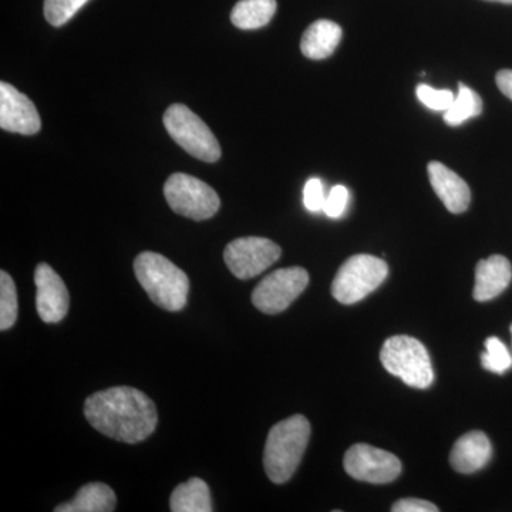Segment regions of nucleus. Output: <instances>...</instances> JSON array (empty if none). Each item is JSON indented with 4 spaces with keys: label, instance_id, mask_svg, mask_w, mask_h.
<instances>
[{
    "label": "nucleus",
    "instance_id": "20",
    "mask_svg": "<svg viewBox=\"0 0 512 512\" xmlns=\"http://www.w3.org/2000/svg\"><path fill=\"white\" fill-rule=\"evenodd\" d=\"M483 113V100L466 84H458V93L450 109L444 111L447 126L457 127Z\"/></svg>",
    "mask_w": 512,
    "mask_h": 512
},
{
    "label": "nucleus",
    "instance_id": "8",
    "mask_svg": "<svg viewBox=\"0 0 512 512\" xmlns=\"http://www.w3.org/2000/svg\"><path fill=\"white\" fill-rule=\"evenodd\" d=\"M309 284V274L301 266L272 272L256 285L252 303L258 311L276 315L286 311Z\"/></svg>",
    "mask_w": 512,
    "mask_h": 512
},
{
    "label": "nucleus",
    "instance_id": "11",
    "mask_svg": "<svg viewBox=\"0 0 512 512\" xmlns=\"http://www.w3.org/2000/svg\"><path fill=\"white\" fill-rule=\"evenodd\" d=\"M42 127L33 101L9 83H0V128L9 133L33 136Z\"/></svg>",
    "mask_w": 512,
    "mask_h": 512
},
{
    "label": "nucleus",
    "instance_id": "2",
    "mask_svg": "<svg viewBox=\"0 0 512 512\" xmlns=\"http://www.w3.org/2000/svg\"><path fill=\"white\" fill-rule=\"evenodd\" d=\"M311 439V423L305 416L296 414L269 431L264 453L266 476L275 484L291 480L301 464L303 454Z\"/></svg>",
    "mask_w": 512,
    "mask_h": 512
},
{
    "label": "nucleus",
    "instance_id": "4",
    "mask_svg": "<svg viewBox=\"0 0 512 512\" xmlns=\"http://www.w3.org/2000/svg\"><path fill=\"white\" fill-rule=\"evenodd\" d=\"M380 362L390 375L414 389H429L434 382L433 366L426 346L412 336H392L384 342Z\"/></svg>",
    "mask_w": 512,
    "mask_h": 512
},
{
    "label": "nucleus",
    "instance_id": "19",
    "mask_svg": "<svg viewBox=\"0 0 512 512\" xmlns=\"http://www.w3.org/2000/svg\"><path fill=\"white\" fill-rule=\"evenodd\" d=\"M275 12L276 0H239L232 9L231 22L242 30L261 29L271 22Z\"/></svg>",
    "mask_w": 512,
    "mask_h": 512
},
{
    "label": "nucleus",
    "instance_id": "26",
    "mask_svg": "<svg viewBox=\"0 0 512 512\" xmlns=\"http://www.w3.org/2000/svg\"><path fill=\"white\" fill-rule=\"evenodd\" d=\"M325 202L326 195L325 190H323L322 181L319 178L308 180L305 188H303V205H305L306 210L316 214V212L323 211Z\"/></svg>",
    "mask_w": 512,
    "mask_h": 512
},
{
    "label": "nucleus",
    "instance_id": "10",
    "mask_svg": "<svg viewBox=\"0 0 512 512\" xmlns=\"http://www.w3.org/2000/svg\"><path fill=\"white\" fill-rule=\"evenodd\" d=\"M343 466L350 477L372 484L392 483L402 473L399 458L369 444L350 447L346 451Z\"/></svg>",
    "mask_w": 512,
    "mask_h": 512
},
{
    "label": "nucleus",
    "instance_id": "14",
    "mask_svg": "<svg viewBox=\"0 0 512 512\" xmlns=\"http://www.w3.org/2000/svg\"><path fill=\"white\" fill-rule=\"evenodd\" d=\"M493 447L483 431H470L454 444L450 464L457 473L473 474L490 463Z\"/></svg>",
    "mask_w": 512,
    "mask_h": 512
},
{
    "label": "nucleus",
    "instance_id": "28",
    "mask_svg": "<svg viewBox=\"0 0 512 512\" xmlns=\"http://www.w3.org/2000/svg\"><path fill=\"white\" fill-rule=\"evenodd\" d=\"M495 82H497L498 89L501 90V93L512 100V70H501V72H498L497 77H495Z\"/></svg>",
    "mask_w": 512,
    "mask_h": 512
},
{
    "label": "nucleus",
    "instance_id": "24",
    "mask_svg": "<svg viewBox=\"0 0 512 512\" xmlns=\"http://www.w3.org/2000/svg\"><path fill=\"white\" fill-rule=\"evenodd\" d=\"M417 99L427 107L434 111H447L456 99V94L450 90H436L427 84H420L416 89Z\"/></svg>",
    "mask_w": 512,
    "mask_h": 512
},
{
    "label": "nucleus",
    "instance_id": "6",
    "mask_svg": "<svg viewBox=\"0 0 512 512\" xmlns=\"http://www.w3.org/2000/svg\"><path fill=\"white\" fill-rule=\"evenodd\" d=\"M389 266L377 256L359 254L350 256L333 279L332 295L343 305L363 301L386 281Z\"/></svg>",
    "mask_w": 512,
    "mask_h": 512
},
{
    "label": "nucleus",
    "instance_id": "15",
    "mask_svg": "<svg viewBox=\"0 0 512 512\" xmlns=\"http://www.w3.org/2000/svg\"><path fill=\"white\" fill-rule=\"evenodd\" d=\"M512 268L503 255H493L478 262L473 296L477 302L497 298L511 284Z\"/></svg>",
    "mask_w": 512,
    "mask_h": 512
},
{
    "label": "nucleus",
    "instance_id": "23",
    "mask_svg": "<svg viewBox=\"0 0 512 512\" xmlns=\"http://www.w3.org/2000/svg\"><path fill=\"white\" fill-rule=\"evenodd\" d=\"M89 0H45V18L56 28L66 25Z\"/></svg>",
    "mask_w": 512,
    "mask_h": 512
},
{
    "label": "nucleus",
    "instance_id": "17",
    "mask_svg": "<svg viewBox=\"0 0 512 512\" xmlns=\"http://www.w3.org/2000/svg\"><path fill=\"white\" fill-rule=\"evenodd\" d=\"M117 497L109 485L92 483L84 485L72 501L55 508L56 512H113Z\"/></svg>",
    "mask_w": 512,
    "mask_h": 512
},
{
    "label": "nucleus",
    "instance_id": "22",
    "mask_svg": "<svg viewBox=\"0 0 512 512\" xmlns=\"http://www.w3.org/2000/svg\"><path fill=\"white\" fill-rule=\"evenodd\" d=\"M481 365L488 372L503 375L512 367V357L507 346L500 339L491 336L485 340V352L481 355Z\"/></svg>",
    "mask_w": 512,
    "mask_h": 512
},
{
    "label": "nucleus",
    "instance_id": "3",
    "mask_svg": "<svg viewBox=\"0 0 512 512\" xmlns=\"http://www.w3.org/2000/svg\"><path fill=\"white\" fill-rule=\"evenodd\" d=\"M134 274L151 301L168 312L183 311L190 293V279L170 259L143 252L134 261Z\"/></svg>",
    "mask_w": 512,
    "mask_h": 512
},
{
    "label": "nucleus",
    "instance_id": "21",
    "mask_svg": "<svg viewBox=\"0 0 512 512\" xmlns=\"http://www.w3.org/2000/svg\"><path fill=\"white\" fill-rule=\"evenodd\" d=\"M18 292L12 276L0 272V329L8 330L18 320Z\"/></svg>",
    "mask_w": 512,
    "mask_h": 512
},
{
    "label": "nucleus",
    "instance_id": "25",
    "mask_svg": "<svg viewBox=\"0 0 512 512\" xmlns=\"http://www.w3.org/2000/svg\"><path fill=\"white\" fill-rule=\"evenodd\" d=\"M349 202V190L345 185H335L329 194L326 195L325 207L323 212L328 215L332 220H338L345 214L346 208H348Z\"/></svg>",
    "mask_w": 512,
    "mask_h": 512
},
{
    "label": "nucleus",
    "instance_id": "5",
    "mask_svg": "<svg viewBox=\"0 0 512 512\" xmlns=\"http://www.w3.org/2000/svg\"><path fill=\"white\" fill-rule=\"evenodd\" d=\"M168 134L190 156L215 163L221 158V147L211 128L184 104H173L164 114Z\"/></svg>",
    "mask_w": 512,
    "mask_h": 512
},
{
    "label": "nucleus",
    "instance_id": "18",
    "mask_svg": "<svg viewBox=\"0 0 512 512\" xmlns=\"http://www.w3.org/2000/svg\"><path fill=\"white\" fill-rule=\"evenodd\" d=\"M173 512H212L211 493L207 483L201 478H191L178 485L170 498Z\"/></svg>",
    "mask_w": 512,
    "mask_h": 512
},
{
    "label": "nucleus",
    "instance_id": "7",
    "mask_svg": "<svg viewBox=\"0 0 512 512\" xmlns=\"http://www.w3.org/2000/svg\"><path fill=\"white\" fill-rule=\"evenodd\" d=\"M164 195L175 214L190 220H210L220 210V197L214 188L192 175H171L164 185Z\"/></svg>",
    "mask_w": 512,
    "mask_h": 512
},
{
    "label": "nucleus",
    "instance_id": "9",
    "mask_svg": "<svg viewBox=\"0 0 512 512\" xmlns=\"http://www.w3.org/2000/svg\"><path fill=\"white\" fill-rule=\"evenodd\" d=\"M282 249L266 238L247 237L229 242L224 259L229 271L238 279H252L281 258Z\"/></svg>",
    "mask_w": 512,
    "mask_h": 512
},
{
    "label": "nucleus",
    "instance_id": "30",
    "mask_svg": "<svg viewBox=\"0 0 512 512\" xmlns=\"http://www.w3.org/2000/svg\"><path fill=\"white\" fill-rule=\"evenodd\" d=\"M511 333H512V325H511Z\"/></svg>",
    "mask_w": 512,
    "mask_h": 512
},
{
    "label": "nucleus",
    "instance_id": "12",
    "mask_svg": "<svg viewBox=\"0 0 512 512\" xmlns=\"http://www.w3.org/2000/svg\"><path fill=\"white\" fill-rule=\"evenodd\" d=\"M36 308L45 323H59L69 312L70 296L63 279L47 264L37 265L35 272Z\"/></svg>",
    "mask_w": 512,
    "mask_h": 512
},
{
    "label": "nucleus",
    "instance_id": "1",
    "mask_svg": "<svg viewBox=\"0 0 512 512\" xmlns=\"http://www.w3.org/2000/svg\"><path fill=\"white\" fill-rule=\"evenodd\" d=\"M84 416L93 429L128 444L147 440L156 431L158 421L153 400L127 386L92 394L84 403Z\"/></svg>",
    "mask_w": 512,
    "mask_h": 512
},
{
    "label": "nucleus",
    "instance_id": "29",
    "mask_svg": "<svg viewBox=\"0 0 512 512\" xmlns=\"http://www.w3.org/2000/svg\"><path fill=\"white\" fill-rule=\"evenodd\" d=\"M488 2H500V3H508V5H512V0H488Z\"/></svg>",
    "mask_w": 512,
    "mask_h": 512
},
{
    "label": "nucleus",
    "instance_id": "16",
    "mask_svg": "<svg viewBox=\"0 0 512 512\" xmlns=\"http://www.w3.org/2000/svg\"><path fill=\"white\" fill-rule=\"evenodd\" d=\"M342 39V28L332 20H316L301 40L302 55L312 60H322L332 56Z\"/></svg>",
    "mask_w": 512,
    "mask_h": 512
},
{
    "label": "nucleus",
    "instance_id": "27",
    "mask_svg": "<svg viewBox=\"0 0 512 512\" xmlns=\"http://www.w3.org/2000/svg\"><path fill=\"white\" fill-rule=\"evenodd\" d=\"M393 512H437L439 507L419 498H404L393 504Z\"/></svg>",
    "mask_w": 512,
    "mask_h": 512
},
{
    "label": "nucleus",
    "instance_id": "13",
    "mask_svg": "<svg viewBox=\"0 0 512 512\" xmlns=\"http://www.w3.org/2000/svg\"><path fill=\"white\" fill-rule=\"evenodd\" d=\"M431 187L451 214H463L470 207L471 191L466 181L439 161L427 165Z\"/></svg>",
    "mask_w": 512,
    "mask_h": 512
}]
</instances>
